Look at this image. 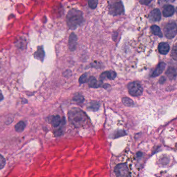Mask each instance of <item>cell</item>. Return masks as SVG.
Returning <instances> with one entry per match:
<instances>
[{
    "instance_id": "cell-29",
    "label": "cell",
    "mask_w": 177,
    "mask_h": 177,
    "mask_svg": "<svg viewBox=\"0 0 177 177\" xmlns=\"http://www.w3.org/2000/svg\"><path fill=\"white\" fill-rule=\"evenodd\" d=\"M4 98V96L3 95L2 93V92L0 90V102Z\"/></svg>"
},
{
    "instance_id": "cell-10",
    "label": "cell",
    "mask_w": 177,
    "mask_h": 177,
    "mask_svg": "<svg viewBox=\"0 0 177 177\" xmlns=\"http://www.w3.org/2000/svg\"><path fill=\"white\" fill-rule=\"evenodd\" d=\"M88 82L89 86L93 88H97L103 85L102 81H98L95 77L93 76L90 77L89 78Z\"/></svg>"
},
{
    "instance_id": "cell-30",
    "label": "cell",
    "mask_w": 177,
    "mask_h": 177,
    "mask_svg": "<svg viewBox=\"0 0 177 177\" xmlns=\"http://www.w3.org/2000/svg\"><path fill=\"white\" fill-rule=\"evenodd\" d=\"M166 2H173L175 0H164Z\"/></svg>"
},
{
    "instance_id": "cell-16",
    "label": "cell",
    "mask_w": 177,
    "mask_h": 177,
    "mask_svg": "<svg viewBox=\"0 0 177 177\" xmlns=\"http://www.w3.org/2000/svg\"><path fill=\"white\" fill-rule=\"evenodd\" d=\"M99 107H100V104L98 102L96 101H92L89 104L88 109L89 110L96 111L98 110Z\"/></svg>"
},
{
    "instance_id": "cell-28",
    "label": "cell",
    "mask_w": 177,
    "mask_h": 177,
    "mask_svg": "<svg viewBox=\"0 0 177 177\" xmlns=\"http://www.w3.org/2000/svg\"><path fill=\"white\" fill-rule=\"evenodd\" d=\"M62 130L61 129H59V130H56V132H55V135L57 136H59L62 135Z\"/></svg>"
},
{
    "instance_id": "cell-9",
    "label": "cell",
    "mask_w": 177,
    "mask_h": 177,
    "mask_svg": "<svg viewBox=\"0 0 177 177\" xmlns=\"http://www.w3.org/2000/svg\"><path fill=\"white\" fill-rule=\"evenodd\" d=\"M175 13V8L171 5H165L163 10V14L165 17L172 16Z\"/></svg>"
},
{
    "instance_id": "cell-23",
    "label": "cell",
    "mask_w": 177,
    "mask_h": 177,
    "mask_svg": "<svg viewBox=\"0 0 177 177\" xmlns=\"http://www.w3.org/2000/svg\"><path fill=\"white\" fill-rule=\"evenodd\" d=\"M89 78H88L87 74H84L81 75L79 79V82L80 84H85L88 82Z\"/></svg>"
},
{
    "instance_id": "cell-14",
    "label": "cell",
    "mask_w": 177,
    "mask_h": 177,
    "mask_svg": "<svg viewBox=\"0 0 177 177\" xmlns=\"http://www.w3.org/2000/svg\"><path fill=\"white\" fill-rule=\"evenodd\" d=\"M34 57L35 58L43 61L44 59L45 52L44 49L42 47H39L37 49V51L34 54Z\"/></svg>"
},
{
    "instance_id": "cell-3",
    "label": "cell",
    "mask_w": 177,
    "mask_h": 177,
    "mask_svg": "<svg viewBox=\"0 0 177 177\" xmlns=\"http://www.w3.org/2000/svg\"><path fill=\"white\" fill-rule=\"evenodd\" d=\"M128 92L131 95L139 96L143 93V87L137 82H132L128 84Z\"/></svg>"
},
{
    "instance_id": "cell-12",
    "label": "cell",
    "mask_w": 177,
    "mask_h": 177,
    "mask_svg": "<svg viewBox=\"0 0 177 177\" xmlns=\"http://www.w3.org/2000/svg\"><path fill=\"white\" fill-rule=\"evenodd\" d=\"M165 67H166V64L164 62H161L158 65L157 67L156 68L155 70L153 71L152 75V77H156L159 76L160 74H162L163 71H164Z\"/></svg>"
},
{
    "instance_id": "cell-13",
    "label": "cell",
    "mask_w": 177,
    "mask_h": 177,
    "mask_svg": "<svg viewBox=\"0 0 177 177\" xmlns=\"http://www.w3.org/2000/svg\"><path fill=\"white\" fill-rule=\"evenodd\" d=\"M158 49L160 54H166L169 51V45L166 43H161L158 45Z\"/></svg>"
},
{
    "instance_id": "cell-4",
    "label": "cell",
    "mask_w": 177,
    "mask_h": 177,
    "mask_svg": "<svg viewBox=\"0 0 177 177\" xmlns=\"http://www.w3.org/2000/svg\"><path fill=\"white\" fill-rule=\"evenodd\" d=\"M177 25L175 22L168 23L164 28V33L166 37L172 39L175 37L177 33Z\"/></svg>"
},
{
    "instance_id": "cell-15",
    "label": "cell",
    "mask_w": 177,
    "mask_h": 177,
    "mask_svg": "<svg viewBox=\"0 0 177 177\" xmlns=\"http://www.w3.org/2000/svg\"><path fill=\"white\" fill-rule=\"evenodd\" d=\"M166 74L170 79L172 80L174 79L177 76V71L174 68L169 67L167 69V71L166 72Z\"/></svg>"
},
{
    "instance_id": "cell-25",
    "label": "cell",
    "mask_w": 177,
    "mask_h": 177,
    "mask_svg": "<svg viewBox=\"0 0 177 177\" xmlns=\"http://www.w3.org/2000/svg\"><path fill=\"white\" fill-rule=\"evenodd\" d=\"M5 164H6V161L4 157L0 154V169H2L4 167Z\"/></svg>"
},
{
    "instance_id": "cell-7",
    "label": "cell",
    "mask_w": 177,
    "mask_h": 177,
    "mask_svg": "<svg viewBox=\"0 0 177 177\" xmlns=\"http://www.w3.org/2000/svg\"><path fill=\"white\" fill-rule=\"evenodd\" d=\"M77 42V37L76 35L74 33H72L70 35L69 39V47L70 50L73 51L76 49Z\"/></svg>"
},
{
    "instance_id": "cell-27",
    "label": "cell",
    "mask_w": 177,
    "mask_h": 177,
    "mask_svg": "<svg viewBox=\"0 0 177 177\" xmlns=\"http://www.w3.org/2000/svg\"><path fill=\"white\" fill-rule=\"evenodd\" d=\"M153 0H139V2L143 5H148Z\"/></svg>"
},
{
    "instance_id": "cell-31",
    "label": "cell",
    "mask_w": 177,
    "mask_h": 177,
    "mask_svg": "<svg viewBox=\"0 0 177 177\" xmlns=\"http://www.w3.org/2000/svg\"><path fill=\"white\" fill-rule=\"evenodd\" d=\"M176 12H177V8H176Z\"/></svg>"
},
{
    "instance_id": "cell-6",
    "label": "cell",
    "mask_w": 177,
    "mask_h": 177,
    "mask_svg": "<svg viewBox=\"0 0 177 177\" xmlns=\"http://www.w3.org/2000/svg\"><path fill=\"white\" fill-rule=\"evenodd\" d=\"M114 172L117 177H128L129 176V170L126 164L117 165Z\"/></svg>"
},
{
    "instance_id": "cell-1",
    "label": "cell",
    "mask_w": 177,
    "mask_h": 177,
    "mask_svg": "<svg viewBox=\"0 0 177 177\" xmlns=\"http://www.w3.org/2000/svg\"><path fill=\"white\" fill-rule=\"evenodd\" d=\"M70 122L77 128H80L86 123L87 119L86 115L79 108H71L68 113Z\"/></svg>"
},
{
    "instance_id": "cell-8",
    "label": "cell",
    "mask_w": 177,
    "mask_h": 177,
    "mask_svg": "<svg viewBox=\"0 0 177 177\" xmlns=\"http://www.w3.org/2000/svg\"><path fill=\"white\" fill-rule=\"evenodd\" d=\"M161 19V13L158 9L153 10L150 12L149 15V19L152 22L159 21Z\"/></svg>"
},
{
    "instance_id": "cell-26",
    "label": "cell",
    "mask_w": 177,
    "mask_h": 177,
    "mask_svg": "<svg viewBox=\"0 0 177 177\" xmlns=\"http://www.w3.org/2000/svg\"><path fill=\"white\" fill-rule=\"evenodd\" d=\"M126 134V132L124 130H118V131L116 132L115 136V138L119 137H121V136H123L125 135Z\"/></svg>"
},
{
    "instance_id": "cell-22",
    "label": "cell",
    "mask_w": 177,
    "mask_h": 177,
    "mask_svg": "<svg viewBox=\"0 0 177 177\" xmlns=\"http://www.w3.org/2000/svg\"><path fill=\"white\" fill-rule=\"evenodd\" d=\"M98 0H89V6L92 9L96 8L98 4Z\"/></svg>"
},
{
    "instance_id": "cell-11",
    "label": "cell",
    "mask_w": 177,
    "mask_h": 177,
    "mask_svg": "<svg viewBox=\"0 0 177 177\" xmlns=\"http://www.w3.org/2000/svg\"><path fill=\"white\" fill-rule=\"evenodd\" d=\"M117 76V74L115 71H105L101 75L100 78L101 80H103L107 78L109 80H113Z\"/></svg>"
},
{
    "instance_id": "cell-20",
    "label": "cell",
    "mask_w": 177,
    "mask_h": 177,
    "mask_svg": "<svg viewBox=\"0 0 177 177\" xmlns=\"http://www.w3.org/2000/svg\"><path fill=\"white\" fill-rule=\"evenodd\" d=\"M122 101L123 103L126 105V106H128V107H132L134 105V104L133 101L128 97H123L122 99Z\"/></svg>"
},
{
    "instance_id": "cell-21",
    "label": "cell",
    "mask_w": 177,
    "mask_h": 177,
    "mask_svg": "<svg viewBox=\"0 0 177 177\" xmlns=\"http://www.w3.org/2000/svg\"><path fill=\"white\" fill-rule=\"evenodd\" d=\"M84 97L80 94H77L73 97V101L77 104H81L84 102Z\"/></svg>"
},
{
    "instance_id": "cell-24",
    "label": "cell",
    "mask_w": 177,
    "mask_h": 177,
    "mask_svg": "<svg viewBox=\"0 0 177 177\" xmlns=\"http://www.w3.org/2000/svg\"><path fill=\"white\" fill-rule=\"evenodd\" d=\"M171 56L173 59L177 61V46L173 48L171 53Z\"/></svg>"
},
{
    "instance_id": "cell-19",
    "label": "cell",
    "mask_w": 177,
    "mask_h": 177,
    "mask_svg": "<svg viewBox=\"0 0 177 177\" xmlns=\"http://www.w3.org/2000/svg\"><path fill=\"white\" fill-rule=\"evenodd\" d=\"M25 127V124L23 121H20L15 126V129L17 132H22Z\"/></svg>"
},
{
    "instance_id": "cell-32",
    "label": "cell",
    "mask_w": 177,
    "mask_h": 177,
    "mask_svg": "<svg viewBox=\"0 0 177 177\" xmlns=\"http://www.w3.org/2000/svg\"></svg>"
},
{
    "instance_id": "cell-18",
    "label": "cell",
    "mask_w": 177,
    "mask_h": 177,
    "mask_svg": "<svg viewBox=\"0 0 177 177\" xmlns=\"http://www.w3.org/2000/svg\"><path fill=\"white\" fill-rule=\"evenodd\" d=\"M61 119L59 116H54V117H53L52 119V125L54 128L58 127L61 123Z\"/></svg>"
},
{
    "instance_id": "cell-2",
    "label": "cell",
    "mask_w": 177,
    "mask_h": 177,
    "mask_svg": "<svg viewBox=\"0 0 177 177\" xmlns=\"http://www.w3.org/2000/svg\"><path fill=\"white\" fill-rule=\"evenodd\" d=\"M84 21L82 12L76 9H72L69 11L67 16V25L71 29H75Z\"/></svg>"
},
{
    "instance_id": "cell-17",
    "label": "cell",
    "mask_w": 177,
    "mask_h": 177,
    "mask_svg": "<svg viewBox=\"0 0 177 177\" xmlns=\"http://www.w3.org/2000/svg\"><path fill=\"white\" fill-rule=\"evenodd\" d=\"M151 29L153 34L158 37H162V33L161 32V30L158 26H157L156 25H153L151 27Z\"/></svg>"
},
{
    "instance_id": "cell-5",
    "label": "cell",
    "mask_w": 177,
    "mask_h": 177,
    "mask_svg": "<svg viewBox=\"0 0 177 177\" xmlns=\"http://www.w3.org/2000/svg\"><path fill=\"white\" fill-rule=\"evenodd\" d=\"M110 14L113 16L121 15L124 12V7L121 2L114 3L111 4L109 8Z\"/></svg>"
}]
</instances>
